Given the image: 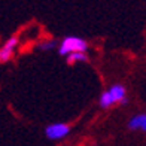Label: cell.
Here are the masks:
<instances>
[{
	"label": "cell",
	"instance_id": "cell-3",
	"mask_svg": "<svg viewBox=\"0 0 146 146\" xmlns=\"http://www.w3.org/2000/svg\"><path fill=\"white\" fill-rule=\"evenodd\" d=\"M18 46V37L12 36L3 43V46L0 48V63H8L12 58V55L15 54V49Z\"/></svg>",
	"mask_w": 146,
	"mask_h": 146
},
{
	"label": "cell",
	"instance_id": "cell-1",
	"mask_svg": "<svg viewBox=\"0 0 146 146\" xmlns=\"http://www.w3.org/2000/svg\"><path fill=\"white\" fill-rule=\"evenodd\" d=\"M88 49V43L87 40L78 37V36H67L63 39V42L60 43L58 46V54L60 55H67L70 52H75V51H82V52H87Z\"/></svg>",
	"mask_w": 146,
	"mask_h": 146
},
{
	"label": "cell",
	"instance_id": "cell-2",
	"mask_svg": "<svg viewBox=\"0 0 146 146\" xmlns=\"http://www.w3.org/2000/svg\"><path fill=\"white\" fill-rule=\"evenodd\" d=\"M70 133V125L63 124V122H55L49 124L45 128V136L51 139V140H61Z\"/></svg>",
	"mask_w": 146,
	"mask_h": 146
},
{
	"label": "cell",
	"instance_id": "cell-7",
	"mask_svg": "<svg viewBox=\"0 0 146 146\" xmlns=\"http://www.w3.org/2000/svg\"><path fill=\"white\" fill-rule=\"evenodd\" d=\"M98 103H100V108H102V109H109V108H112V106L115 104L113 100H112V96H110L109 90L104 91L103 94L100 96V100H98Z\"/></svg>",
	"mask_w": 146,
	"mask_h": 146
},
{
	"label": "cell",
	"instance_id": "cell-5",
	"mask_svg": "<svg viewBox=\"0 0 146 146\" xmlns=\"http://www.w3.org/2000/svg\"><path fill=\"white\" fill-rule=\"evenodd\" d=\"M128 128L130 130H142L146 131V113H140L133 116L128 121Z\"/></svg>",
	"mask_w": 146,
	"mask_h": 146
},
{
	"label": "cell",
	"instance_id": "cell-4",
	"mask_svg": "<svg viewBox=\"0 0 146 146\" xmlns=\"http://www.w3.org/2000/svg\"><path fill=\"white\" fill-rule=\"evenodd\" d=\"M109 92L112 96V100L113 103H121V104H127L128 103V97H127V90H125L124 85L121 84H115L109 88Z\"/></svg>",
	"mask_w": 146,
	"mask_h": 146
},
{
	"label": "cell",
	"instance_id": "cell-8",
	"mask_svg": "<svg viewBox=\"0 0 146 146\" xmlns=\"http://www.w3.org/2000/svg\"><path fill=\"white\" fill-rule=\"evenodd\" d=\"M57 46V42L55 40H45L42 42L40 45H39V49H42V51H51V49H54Z\"/></svg>",
	"mask_w": 146,
	"mask_h": 146
},
{
	"label": "cell",
	"instance_id": "cell-6",
	"mask_svg": "<svg viewBox=\"0 0 146 146\" xmlns=\"http://www.w3.org/2000/svg\"><path fill=\"white\" fill-rule=\"evenodd\" d=\"M66 57H67V63H69V64H75V63H78V61H88L87 52H82V51L70 52V54H67Z\"/></svg>",
	"mask_w": 146,
	"mask_h": 146
}]
</instances>
